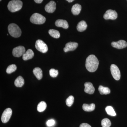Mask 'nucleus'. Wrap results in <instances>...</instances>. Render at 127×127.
I'll return each instance as SVG.
<instances>
[{"label":"nucleus","mask_w":127,"mask_h":127,"mask_svg":"<svg viewBox=\"0 0 127 127\" xmlns=\"http://www.w3.org/2000/svg\"><path fill=\"white\" fill-rule=\"evenodd\" d=\"M99 61L95 55H90L87 58L86 62V68L88 71L93 72L95 71L98 67Z\"/></svg>","instance_id":"obj_1"},{"label":"nucleus","mask_w":127,"mask_h":127,"mask_svg":"<svg viewBox=\"0 0 127 127\" xmlns=\"http://www.w3.org/2000/svg\"><path fill=\"white\" fill-rule=\"evenodd\" d=\"M8 31L12 36L15 38L20 37L21 35V31L18 25L15 23H11L8 26Z\"/></svg>","instance_id":"obj_2"},{"label":"nucleus","mask_w":127,"mask_h":127,"mask_svg":"<svg viewBox=\"0 0 127 127\" xmlns=\"http://www.w3.org/2000/svg\"><path fill=\"white\" fill-rule=\"evenodd\" d=\"M22 5L23 3L20 0H12L9 2L7 7L10 11L14 12L20 10L22 8Z\"/></svg>","instance_id":"obj_3"},{"label":"nucleus","mask_w":127,"mask_h":127,"mask_svg":"<svg viewBox=\"0 0 127 127\" xmlns=\"http://www.w3.org/2000/svg\"><path fill=\"white\" fill-rule=\"evenodd\" d=\"M30 20L32 23L34 24L41 25L45 22L46 18L41 14L36 13L32 15Z\"/></svg>","instance_id":"obj_4"},{"label":"nucleus","mask_w":127,"mask_h":127,"mask_svg":"<svg viewBox=\"0 0 127 127\" xmlns=\"http://www.w3.org/2000/svg\"><path fill=\"white\" fill-rule=\"evenodd\" d=\"M35 46L37 50L42 53H45L48 50L47 45L41 40L36 41Z\"/></svg>","instance_id":"obj_5"},{"label":"nucleus","mask_w":127,"mask_h":127,"mask_svg":"<svg viewBox=\"0 0 127 127\" xmlns=\"http://www.w3.org/2000/svg\"><path fill=\"white\" fill-rule=\"evenodd\" d=\"M12 111L10 108H7L3 112L1 120L3 123H7L10 120L12 114Z\"/></svg>","instance_id":"obj_6"},{"label":"nucleus","mask_w":127,"mask_h":127,"mask_svg":"<svg viewBox=\"0 0 127 127\" xmlns=\"http://www.w3.org/2000/svg\"><path fill=\"white\" fill-rule=\"evenodd\" d=\"M111 74L114 79L119 80L120 79V72L118 67L114 64H112L111 66Z\"/></svg>","instance_id":"obj_7"},{"label":"nucleus","mask_w":127,"mask_h":127,"mask_svg":"<svg viewBox=\"0 0 127 127\" xmlns=\"http://www.w3.org/2000/svg\"><path fill=\"white\" fill-rule=\"evenodd\" d=\"M25 48L23 46H18V47L14 48L12 51V55L14 57H19L23 56L25 53Z\"/></svg>","instance_id":"obj_8"},{"label":"nucleus","mask_w":127,"mask_h":127,"mask_svg":"<svg viewBox=\"0 0 127 127\" xmlns=\"http://www.w3.org/2000/svg\"><path fill=\"white\" fill-rule=\"evenodd\" d=\"M118 14L115 11L108 10L104 14L103 17L105 20H114L117 18Z\"/></svg>","instance_id":"obj_9"},{"label":"nucleus","mask_w":127,"mask_h":127,"mask_svg":"<svg viewBox=\"0 0 127 127\" xmlns=\"http://www.w3.org/2000/svg\"><path fill=\"white\" fill-rule=\"evenodd\" d=\"M111 45L115 48L121 49L127 47V43L125 41L120 40L117 42H113L111 43Z\"/></svg>","instance_id":"obj_10"},{"label":"nucleus","mask_w":127,"mask_h":127,"mask_svg":"<svg viewBox=\"0 0 127 127\" xmlns=\"http://www.w3.org/2000/svg\"><path fill=\"white\" fill-rule=\"evenodd\" d=\"M78 46V44L77 42H69L66 44L65 47L64 49L65 52L70 51H73L76 50Z\"/></svg>","instance_id":"obj_11"},{"label":"nucleus","mask_w":127,"mask_h":127,"mask_svg":"<svg viewBox=\"0 0 127 127\" xmlns=\"http://www.w3.org/2000/svg\"><path fill=\"white\" fill-rule=\"evenodd\" d=\"M56 9V3L55 1H50L46 5L45 10L48 13H52L55 11Z\"/></svg>","instance_id":"obj_12"},{"label":"nucleus","mask_w":127,"mask_h":127,"mask_svg":"<svg viewBox=\"0 0 127 127\" xmlns=\"http://www.w3.org/2000/svg\"><path fill=\"white\" fill-rule=\"evenodd\" d=\"M84 91L85 92L89 94H93L95 91V88L93 85L90 82H87L84 84Z\"/></svg>","instance_id":"obj_13"},{"label":"nucleus","mask_w":127,"mask_h":127,"mask_svg":"<svg viewBox=\"0 0 127 127\" xmlns=\"http://www.w3.org/2000/svg\"><path fill=\"white\" fill-rule=\"evenodd\" d=\"M55 24L58 27H62L64 29H67L69 27L68 22L65 20H57L55 22Z\"/></svg>","instance_id":"obj_14"},{"label":"nucleus","mask_w":127,"mask_h":127,"mask_svg":"<svg viewBox=\"0 0 127 127\" xmlns=\"http://www.w3.org/2000/svg\"><path fill=\"white\" fill-rule=\"evenodd\" d=\"M34 54L33 51L31 49H28L22 56V58L24 61H27L32 59L34 56Z\"/></svg>","instance_id":"obj_15"},{"label":"nucleus","mask_w":127,"mask_h":127,"mask_svg":"<svg viewBox=\"0 0 127 127\" xmlns=\"http://www.w3.org/2000/svg\"><path fill=\"white\" fill-rule=\"evenodd\" d=\"M87 25L86 22L84 21H82L78 24L77 29L78 31L82 32L85 31L87 29Z\"/></svg>","instance_id":"obj_16"},{"label":"nucleus","mask_w":127,"mask_h":127,"mask_svg":"<svg viewBox=\"0 0 127 127\" xmlns=\"http://www.w3.org/2000/svg\"><path fill=\"white\" fill-rule=\"evenodd\" d=\"M33 72L36 77L39 80H40L43 77L42 71L39 67H36L33 70Z\"/></svg>","instance_id":"obj_17"},{"label":"nucleus","mask_w":127,"mask_h":127,"mask_svg":"<svg viewBox=\"0 0 127 127\" xmlns=\"http://www.w3.org/2000/svg\"><path fill=\"white\" fill-rule=\"evenodd\" d=\"M82 7L79 4H76L73 6L71 9V12L73 14L75 15H79L81 10Z\"/></svg>","instance_id":"obj_18"},{"label":"nucleus","mask_w":127,"mask_h":127,"mask_svg":"<svg viewBox=\"0 0 127 127\" xmlns=\"http://www.w3.org/2000/svg\"><path fill=\"white\" fill-rule=\"evenodd\" d=\"M95 104L94 103L88 104H84L83 105L82 108L83 110L86 112H92L95 109Z\"/></svg>","instance_id":"obj_19"},{"label":"nucleus","mask_w":127,"mask_h":127,"mask_svg":"<svg viewBox=\"0 0 127 127\" xmlns=\"http://www.w3.org/2000/svg\"><path fill=\"white\" fill-rule=\"evenodd\" d=\"M14 83L16 87H21L24 85L25 81L22 77L19 76L15 80Z\"/></svg>","instance_id":"obj_20"},{"label":"nucleus","mask_w":127,"mask_h":127,"mask_svg":"<svg viewBox=\"0 0 127 127\" xmlns=\"http://www.w3.org/2000/svg\"><path fill=\"white\" fill-rule=\"evenodd\" d=\"M98 90L100 92V94L102 95L109 94L111 92V91L108 88L102 86H99Z\"/></svg>","instance_id":"obj_21"},{"label":"nucleus","mask_w":127,"mask_h":127,"mask_svg":"<svg viewBox=\"0 0 127 127\" xmlns=\"http://www.w3.org/2000/svg\"><path fill=\"white\" fill-rule=\"evenodd\" d=\"M48 33L53 38L58 39L60 37V33H59V31L56 30L51 29V30H49Z\"/></svg>","instance_id":"obj_22"},{"label":"nucleus","mask_w":127,"mask_h":127,"mask_svg":"<svg viewBox=\"0 0 127 127\" xmlns=\"http://www.w3.org/2000/svg\"><path fill=\"white\" fill-rule=\"evenodd\" d=\"M47 107V104L44 101H41L37 105V110L38 112H42L45 110Z\"/></svg>","instance_id":"obj_23"},{"label":"nucleus","mask_w":127,"mask_h":127,"mask_svg":"<svg viewBox=\"0 0 127 127\" xmlns=\"http://www.w3.org/2000/svg\"><path fill=\"white\" fill-rule=\"evenodd\" d=\"M106 112L108 115L112 116H115L116 115V114L112 107L108 106L106 108Z\"/></svg>","instance_id":"obj_24"},{"label":"nucleus","mask_w":127,"mask_h":127,"mask_svg":"<svg viewBox=\"0 0 127 127\" xmlns=\"http://www.w3.org/2000/svg\"><path fill=\"white\" fill-rule=\"evenodd\" d=\"M17 69V67L15 64L10 65L7 67L6 70V72L8 74H11L15 71Z\"/></svg>","instance_id":"obj_25"},{"label":"nucleus","mask_w":127,"mask_h":127,"mask_svg":"<svg viewBox=\"0 0 127 127\" xmlns=\"http://www.w3.org/2000/svg\"><path fill=\"white\" fill-rule=\"evenodd\" d=\"M101 125L103 127H109L111 126V121L108 119H103L101 121Z\"/></svg>","instance_id":"obj_26"},{"label":"nucleus","mask_w":127,"mask_h":127,"mask_svg":"<svg viewBox=\"0 0 127 127\" xmlns=\"http://www.w3.org/2000/svg\"><path fill=\"white\" fill-rule=\"evenodd\" d=\"M74 101V98L73 96H70L66 100V104L68 106L71 107L73 104Z\"/></svg>","instance_id":"obj_27"},{"label":"nucleus","mask_w":127,"mask_h":127,"mask_svg":"<svg viewBox=\"0 0 127 127\" xmlns=\"http://www.w3.org/2000/svg\"><path fill=\"white\" fill-rule=\"evenodd\" d=\"M49 73H50V76L53 78L56 77L58 75V71L53 68L51 69L50 70Z\"/></svg>","instance_id":"obj_28"},{"label":"nucleus","mask_w":127,"mask_h":127,"mask_svg":"<svg viewBox=\"0 0 127 127\" xmlns=\"http://www.w3.org/2000/svg\"><path fill=\"white\" fill-rule=\"evenodd\" d=\"M55 120L53 119H50L48 120L46 124L48 127H51L55 124Z\"/></svg>","instance_id":"obj_29"},{"label":"nucleus","mask_w":127,"mask_h":127,"mask_svg":"<svg viewBox=\"0 0 127 127\" xmlns=\"http://www.w3.org/2000/svg\"><path fill=\"white\" fill-rule=\"evenodd\" d=\"M79 127H92L89 124L86 123H82L80 125Z\"/></svg>","instance_id":"obj_30"},{"label":"nucleus","mask_w":127,"mask_h":127,"mask_svg":"<svg viewBox=\"0 0 127 127\" xmlns=\"http://www.w3.org/2000/svg\"><path fill=\"white\" fill-rule=\"evenodd\" d=\"M34 1L36 2L37 3H38V4H40V3H42V1H43V0H34Z\"/></svg>","instance_id":"obj_31"},{"label":"nucleus","mask_w":127,"mask_h":127,"mask_svg":"<svg viewBox=\"0 0 127 127\" xmlns=\"http://www.w3.org/2000/svg\"><path fill=\"white\" fill-rule=\"evenodd\" d=\"M66 0L67 1L69 2H73V1L75 0Z\"/></svg>","instance_id":"obj_32"},{"label":"nucleus","mask_w":127,"mask_h":127,"mask_svg":"<svg viewBox=\"0 0 127 127\" xmlns=\"http://www.w3.org/2000/svg\"><path fill=\"white\" fill-rule=\"evenodd\" d=\"M1 0H0V1H1Z\"/></svg>","instance_id":"obj_33"},{"label":"nucleus","mask_w":127,"mask_h":127,"mask_svg":"<svg viewBox=\"0 0 127 127\" xmlns=\"http://www.w3.org/2000/svg\"></svg>","instance_id":"obj_34"}]
</instances>
